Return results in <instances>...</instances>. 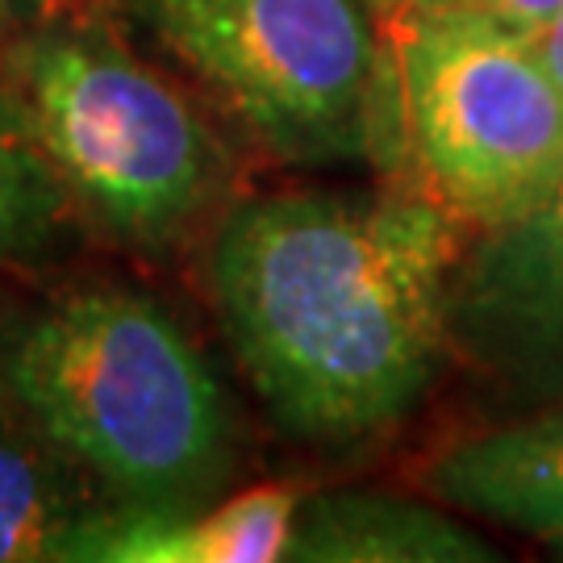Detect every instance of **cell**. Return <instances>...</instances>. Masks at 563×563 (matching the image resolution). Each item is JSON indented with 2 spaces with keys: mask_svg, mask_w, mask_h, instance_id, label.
I'll return each instance as SVG.
<instances>
[{
  "mask_svg": "<svg viewBox=\"0 0 563 563\" xmlns=\"http://www.w3.org/2000/svg\"><path fill=\"white\" fill-rule=\"evenodd\" d=\"M463 218L430 188H288L209 239L222 334L272 422L318 446L384 439L451 351Z\"/></svg>",
  "mask_w": 563,
  "mask_h": 563,
  "instance_id": "1",
  "label": "cell"
},
{
  "mask_svg": "<svg viewBox=\"0 0 563 563\" xmlns=\"http://www.w3.org/2000/svg\"><path fill=\"white\" fill-rule=\"evenodd\" d=\"M0 401L118 509L218 501L239 463L222 380L159 301L88 284L0 322Z\"/></svg>",
  "mask_w": 563,
  "mask_h": 563,
  "instance_id": "2",
  "label": "cell"
},
{
  "mask_svg": "<svg viewBox=\"0 0 563 563\" xmlns=\"http://www.w3.org/2000/svg\"><path fill=\"white\" fill-rule=\"evenodd\" d=\"M0 76L34 121L80 222L159 260L218 213L234 159L172 80L101 18L59 9L0 51Z\"/></svg>",
  "mask_w": 563,
  "mask_h": 563,
  "instance_id": "3",
  "label": "cell"
},
{
  "mask_svg": "<svg viewBox=\"0 0 563 563\" xmlns=\"http://www.w3.org/2000/svg\"><path fill=\"white\" fill-rule=\"evenodd\" d=\"M267 155L292 167L405 146L397 51L367 0H113Z\"/></svg>",
  "mask_w": 563,
  "mask_h": 563,
  "instance_id": "4",
  "label": "cell"
},
{
  "mask_svg": "<svg viewBox=\"0 0 563 563\" xmlns=\"http://www.w3.org/2000/svg\"><path fill=\"white\" fill-rule=\"evenodd\" d=\"M397 38L405 146L426 188L493 230L563 172V92L534 46L481 18L409 13Z\"/></svg>",
  "mask_w": 563,
  "mask_h": 563,
  "instance_id": "5",
  "label": "cell"
},
{
  "mask_svg": "<svg viewBox=\"0 0 563 563\" xmlns=\"http://www.w3.org/2000/svg\"><path fill=\"white\" fill-rule=\"evenodd\" d=\"M451 346L501 376L563 388V172L534 209L481 230L460 260Z\"/></svg>",
  "mask_w": 563,
  "mask_h": 563,
  "instance_id": "6",
  "label": "cell"
},
{
  "mask_svg": "<svg viewBox=\"0 0 563 563\" xmlns=\"http://www.w3.org/2000/svg\"><path fill=\"white\" fill-rule=\"evenodd\" d=\"M422 488L451 509L555 543L563 539V409L443 446L422 467Z\"/></svg>",
  "mask_w": 563,
  "mask_h": 563,
  "instance_id": "7",
  "label": "cell"
},
{
  "mask_svg": "<svg viewBox=\"0 0 563 563\" xmlns=\"http://www.w3.org/2000/svg\"><path fill=\"white\" fill-rule=\"evenodd\" d=\"M297 505L292 488H255L172 514L109 509L71 563H272L288 555Z\"/></svg>",
  "mask_w": 563,
  "mask_h": 563,
  "instance_id": "8",
  "label": "cell"
},
{
  "mask_svg": "<svg viewBox=\"0 0 563 563\" xmlns=\"http://www.w3.org/2000/svg\"><path fill=\"white\" fill-rule=\"evenodd\" d=\"M113 497L0 401V563H71Z\"/></svg>",
  "mask_w": 563,
  "mask_h": 563,
  "instance_id": "9",
  "label": "cell"
},
{
  "mask_svg": "<svg viewBox=\"0 0 563 563\" xmlns=\"http://www.w3.org/2000/svg\"><path fill=\"white\" fill-rule=\"evenodd\" d=\"M284 560L301 563H476L497 560L443 509L388 493H313L297 505Z\"/></svg>",
  "mask_w": 563,
  "mask_h": 563,
  "instance_id": "10",
  "label": "cell"
},
{
  "mask_svg": "<svg viewBox=\"0 0 563 563\" xmlns=\"http://www.w3.org/2000/svg\"><path fill=\"white\" fill-rule=\"evenodd\" d=\"M76 201L46 159L34 121L0 76V272H42L76 246Z\"/></svg>",
  "mask_w": 563,
  "mask_h": 563,
  "instance_id": "11",
  "label": "cell"
},
{
  "mask_svg": "<svg viewBox=\"0 0 563 563\" xmlns=\"http://www.w3.org/2000/svg\"><path fill=\"white\" fill-rule=\"evenodd\" d=\"M563 0H418L409 13H439V18H481L501 25L518 38L534 42L543 25L560 13ZM405 13V18H409Z\"/></svg>",
  "mask_w": 563,
  "mask_h": 563,
  "instance_id": "12",
  "label": "cell"
},
{
  "mask_svg": "<svg viewBox=\"0 0 563 563\" xmlns=\"http://www.w3.org/2000/svg\"><path fill=\"white\" fill-rule=\"evenodd\" d=\"M59 9H71V4L67 0H0V51L30 25L55 18Z\"/></svg>",
  "mask_w": 563,
  "mask_h": 563,
  "instance_id": "13",
  "label": "cell"
},
{
  "mask_svg": "<svg viewBox=\"0 0 563 563\" xmlns=\"http://www.w3.org/2000/svg\"><path fill=\"white\" fill-rule=\"evenodd\" d=\"M530 46H534V55L543 59V67L551 71V80L560 84V92H563V4H560V13L547 21L543 34L530 42Z\"/></svg>",
  "mask_w": 563,
  "mask_h": 563,
  "instance_id": "14",
  "label": "cell"
},
{
  "mask_svg": "<svg viewBox=\"0 0 563 563\" xmlns=\"http://www.w3.org/2000/svg\"><path fill=\"white\" fill-rule=\"evenodd\" d=\"M367 4H372V9H380V13H388V18H405L418 0H367Z\"/></svg>",
  "mask_w": 563,
  "mask_h": 563,
  "instance_id": "15",
  "label": "cell"
},
{
  "mask_svg": "<svg viewBox=\"0 0 563 563\" xmlns=\"http://www.w3.org/2000/svg\"><path fill=\"white\" fill-rule=\"evenodd\" d=\"M547 547H551V551H555V555L563 560V539H555V543H547Z\"/></svg>",
  "mask_w": 563,
  "mask_h": 563,
  "instance_id": "16",
  "label": "cell"
},
{
  "mask_svg": "<svg viewBox=\"0 0 563 563\" xmlns=\"http://www.w3.org/2000/svg\"><path fill=\"white\" fill-rule=\"evenodd\" d=\"M0 322H4V309H0Z\"/></svg>",
  "mask_w": 563,
  "mask_h": 563,
  "instance_id": "17",
  "label": "cell"
}]
</instances>
